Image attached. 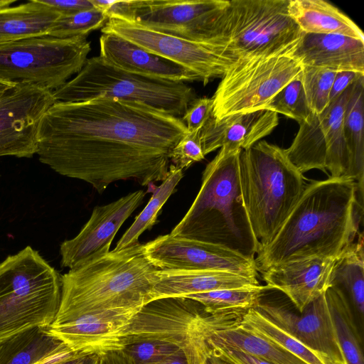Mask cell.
<instances>
[{"label": "cell", "mask_w": 364, "mask_h": 364, "mask_svg": "<svg viewBox=\"0 0 364 364\" xmlns=\"http://www.w3.org/2000/svg\"><path fill=\"white\" fill-rule=\"evenodd\" d=\"M205 364H232V363L220 358V356L217 355L216 354H215L210 348Z\"/></svg>", "instance_id": "47"}, {"label": "cell", "mask_w": 364, "mask_h": 364, "mask_svg": "<svg viewBox=\"0 0 364 364\" xmlns=\"http://www.w3.org/2000/svg\"><path fill=\"white\" fill-rule=\"evenodd\" d=\"M364 74L353 71L337 72L330 93V101L341 95L350 85L355 83Z\"/></svg>", "instance_id": "43"}, {"label": "cell", "mask_w": 364, "mask_h": 364, "mask_svg": "<svg viewBox=\"0 0 364 364\" xmlns=\"http://www.w3.org/2000/svg\"><path fill=\"white\" fill-rule=\"evenodd\" d=\"M212 317L209 343L240 350L271 364H307L278 344L245 328L237 318Z\"/></svg>", "instance_id": "25"}, {"label": "cell", "mask_w": 364, "mask_h": 364, "mask_svg": "<svg viewBox=\"0 0 364 364\" xmlns=\"http://www.w3.org/2000/svg\"><path fill=\"white\" fill-rule=\"evenodd\" d=\"M288 56L302 66L364 74V41L343 35L304 33Z\"/></svg>", "instance_id": "22"}, {"label": "cell", "mask_w": 364, "mask_h": 364, "mask_svg": "<svg viewBox=\"0 0 364 364\" xmlns=\"http://www.w3.org/2000/svg\"><path fill=\"white\" fill-rule=\"evenodd\" d=\"M269 288L267 285L254 309L282 331L323 355L331 364H346L325 294L309 304L301 312H296L279 298H273Z\"/></svg>", "instance_id": "17"}, {"label": "cell", "mask_w": 364, "mask_h": 364, "mask_svg": "<svg viewBox=\"0 0 364 364\" xmlns=\"http://www.w3.org/2000/svg\"><path fill=\"white\" fill-rule=\"evenodd\" d=\"M187 132L178 117L136 102H55L42 117L36 154L56 173L102 193L118 181H164L171 152Z\"/></svg>", "instance_id": "1"}, {"label": "cell", "mask_w": 364, "mask_h": 364, "mask_svg": "<svg viewBox=\"0 0 364 364\" xmlns=\"http://www.w3.org/2000/svg\"><path fill=\"white\" fill-rule=\"evenodd\" d=\"M100 355L96 354L83 355L76 364H99Z\"/></svg>", "instance_id": "48"}, {"label": "cell", "mask_w": 364, "mask_h": 364, "mask_svg": "<svg viewBox=\"0 0 364 364\" xmlns=\"http://www.w3.org/2000/svg\"><path fill=\"white\" fill-rule=\"evenodd\" d=\"M183 177V170L170 164L168 174L159 186H153V193L147 205L138 215L132 225L118 241L114 250H119L136 245L141 235L150 230L156 223L159 213L174 192L179 181Z\"/></svg>", "instance_id": "33"}, {"label": "cell", "mask_w": 364, "mask_h": 364, "mask_svg": "<svg viewBox=\"0 0 364 364\" xmlns=\"http://www.w3.org/2000/svg\"><path fill=\"white\" fill-rule=\"evenodd\" d=\"M61 15L94 8L90 0H41Z\"/></svg>", "instance_id": "42"}, {"label": "cell", "mask_w": 364, "mask_h": 364, "mask_svg": "<svg viewBox=\"0 0 364 364\" xmlns=\"http://www.w3.org/2000/svg\"><path fill=\"white\" fill-rule=\"evenodd\" d=\"M54 102L53 91L30 84H16L0 97V157L36 154L40 123Z\"/></svg>", "instance_id": "16"}, {"label": "cell", "mask_w": 364, "mask_h": 364, "mask_svg": "<svg viewBox=\"0 0 364 364\" xmlns=\"http://www.w3.org/2000/svg\"><path fill=\"white\" fill-rule=\"evenodd\" d=\"M343 129L350 162V178L363 195L364 176V77L354 85L343 115Z\"/></svg>", "instance_id": "30"}, {"label": "cell", "mask_w": 364, "mask_h": 364, "mask_svg": "<svg viewBox=\"0 0 364 364\" xmlns=\"http://www.w3.org/2000/svg\"><path fill=\"white\" fill-rule=\"evenodd\" d=\"M16 0H0V9L10 6Z\"/></svg>", "instance_id": "51"}, {"label": "cell", "mask_w": 364, "mask_h": 364, "mask_svg": "<svg viewBox=\"0 0 364 364\" xmlns=\"http://www.w3.org/2000/svg\"><path fill=\"white\" fill-rule=\"evenodd\" d=\"M61 294L60 275L26 246L0 263V344L53 321Z\"/></svg>", "instance_id": "6"}, {"label": "cell", "mask_w": 364, "mask_h": 364, "mask_svg": "<svg viewBox=\"0 0 364 364\" xmlns=\"http://www.w3.org/2000/svg\"><path fill=\"white\" fill-rule=\"evenodd\" d=\"M156 269L140 243L69 269L60 276V301L51 324L107 310H139L152 300Z\"/></svg>", "instance_id": "3"}, {"label": "cell", "mask_w": 364, "mask_h": 364, "mask_svg": "<svg viewBox=\"0 0 364 364\" xmlns=\"http://www.w3.org/2000/svg\"><path fill=\"white\" fill-rule=\"evenodd\" d=\"M201 129L188 132L172 149L170 161L176 167L186 169L205 158L200 140Z\"/></svg>", "instance_id": "39"}, {"label": "cell", "mask_w": 364, "mask_h": 364, "mask_svg": "<svg viewBox=\"0 0 364 364\" xmlns=\"http://www.w3.org/2000/svg\"><path fill=\"white\" fill-rule=\"evenodd\" d=\"M336 258L310 257L269 267L262 272L266 285L284 294L301 312L329 287Z\"/></svg>", "instance_id": "20"}, {"label": "cell", "mask_w": 364, "mask_h": 364, "mask_svg": "<svg viewBox=\"0 0 364 364\" xmlns=\"http://www.w3.org/2000/svg\"><path fill=\"white\" fill-rule=\"evenodd\" d=\"M242 149L224 145L202 175L190 208L170 234L216 244L254 259L260 245L243 202L239 176Z\"/></svg>", "instance_id": "4"}, {"label": "cell", "mask_w": 364, "mask_h": 364, "mask_svg": "<svg viewBox=\"0 0 364 364\" xmlns=\"http://www.w3.org/2000/svg\"><path fill=\"white\" fill-rule=\"evenodd\" d=\"M213 99L200 97L194 99L183 115L188 132L201 129L212 115Z\"/></svg>", "instance_id": "40"}, {"label": "cell", "mask_w": 364, "mask_h": 364, "mask_svg": "<svg viewBox=\"0 0 364 364\" xmlns=\"http://www.w3.org/2000/svg\"><path fill=\"white\" fill-rule=\"evenodd\" d=\"M153 364H188V362L184 352L181 350Z\"/></svg>", "instance_id": "45"}, {"label": "cell", "mask_w": 364, "mask_h": 364, "mask_svg": "<svg viewBox=\"0 0 364 364\" xmlns=\"http://www.w3.org/2000/svg\"><path fill=\"white\" fill-rule=\"evenodd\" d=\"M101 31L117 35L188 68L200 77L203 85L213 79L222 78L236 63L219 46L187 41L117 16L109 17Z\"/></svg>", "instance_id": "14"}, {"label": "cell", "mask_w": 364, "mask_h": 364, "mask_svg": "<svg viewBox=\"0 0 364 364\" xmlns=\"http://www.w3.org/2000/svg\"><path fill=\"white\" fill-rule=\"evenodd\" d=\"M208 343L212 351L232 364H271L240 350L225 346Z\"/></svg>", "instance_id": "41"}, {"label": "cell", "mask_w": 364, "mask_h": 364, "mask_svg": "<svg viewBox=\"0 0 364 364\" xmlns=\"http://www.w3.org/2000/svg\"><path fill=\"white\" fill-rule=\"evenodd\" d=\"M303 66L287 55L236 61L221 78L212 99V117L265 109L284 87L300 77Z\"/></svg>", "instance_id": "12"}, {"label": "cell", "mask_w": 364, "mask_h": 364, "mask_svg": "<svg viewBox=\"0 0 364 364\" xmlns=\"http://www.w3.org/2000/svg\"><path fill=\"white\" fill-rule=\"evenodd\" d=\"M336 72L303 66L301 81L308 106L314 114L321 113L330 102V93Z\"/></svg>", "instance_id": "36"}, {"label": "cell", "mask_w": 364, "mask_h": 364, "mask_svg": "<svg viewBox=\"0 0 364 364\" xmlns=\"http://www.w3.org/2000/svg\"><path fill=\"white\" fill-rule=\"evenodd\" d=\"M149 261L161 270H218L257 278L254 259L225 247L171 234L144 244Z\"/></svg>", "instance_id": "15"}, {"label": "cell", "mask_w": 364, "mask_h": 364, "mask_svg": "<svg viewBox=\"0 0 364 364\" xmlns=\"http://www.w3.org/2000/svg\"><path fill=\"white\" fill-rule=\"evenodd\" d=\"M212 322L213 317L196 300L185 296L155 299L134 315L122 344L146 338L170 342L184 352L188 364H205Z\"/></svg>", "instance_id": "10"}, {"label": "cell", "mask_w": 364, "mask_h": 364, "mask_svg": "<svg viewBox=\"0 0 364 364\" xmlns=\"http://www.w3.org/2000/svg\"><path fill=\"white\" fill-rule=\"evenodd\" d=\"M181 350L170 342L151 338L132 341L122 348L134 364H153Z\"/></svg>", "instance_id": "38"}, {"label": "cell", "mask_w": 364, "mask_h": 364, "mask_svg": "<svg viewBox=\"0 0 364 364\" xmlns=\"http://www.w3.org/2000/svg\"><path fill=\"white\" fill-rule=\"evenodd\" d=\"M287 10L304 33L339 34L364 41V34L354 21L326 1L289 0Z\"/></svg>", "instance_id": "26"}, {"label": "cell", "mask_w": 364, "mask_h": 364, "mask_svg": "<svg viewBox=\"0 0 364 364\" xmlns=\"http://www.w3.org/2000/svg\"><path fill=\"white\" fill-rule=\"evenodd\" d=\"M68 351L63 342L36 327L0 344V364H36Z\"/></svg>", "instance_id": "29"}, {"label": "cell", "mask_w": 364, "mask_h": 364, "mask_svg": "<svg viewBox=\"0 0 364 364\" xmlns=\"http://www.w3.org/2000/svg\"><path fill=\"white\" fill-rule=\"evenodd\" d=\"M152 300L259 285L257 278L218 270L156 269Z\"/></svg>", "instance_id": "24"}, {"label": "cell", "mask_w": 364, "mask_h": 364, "mask_svg": "<svg viewBox=\"0 0 364 364\" xmlns=\"http://www.w3.org/2000/svg\"><path fill=\"white\" fill-rule=\"evenodd\" d=\"M336 257L331 270L329 287L341 292L348 301L358 330L364 328V252L363 233Z\"/></svg>", "instance_id": "27"}, {"label": "cell", "mask_w": 364, "mask_h": 364, "mask_svg": "<svg viewBox=\"0 0 364 364\" xmlns=\"http://www.w3.org/2000/svg\"><path fill=\"white\" fill-rule=\"evenodd\" d=\"M237 321L245 328L278 344L307 364H331L323 355L282 331L254 308L238 317Z\"/></svg>", "instance_id": "34"}, {"label": "cell", "mask_w": 364, "mask_h": 364, "mask_svg": "<svg viewBox=\"0 0 364 364\" xmlns=\"http://www.w3.org/2000/svg\"><path fill=\"white\" fill-rule=\"evenodd\" d=\"M145 194L139 190L96 206L80 232L61 243V266L71 269L107 254L117 232L142 203Z\"/></svg>", "instance_id": "18"}, {"label": "cell", "mask_w": 364, "mask_h": 364, "mask_svg": "<svg viewBox=\"0 0 364 364\" xmlns=\"http://www.w3.org/2000/svg\"><path fill=\"white\" fill-rule=\"evenodd\" d=\"M77 355L72 351H68L63 353H60L52 357H50L44 360L39 362L36 364H54L57 362L68 359L74 355Z\"/></svg>", "instance_id": "46"}, {"label": "cell", "mask_w": 364, "mask_h": 364, "mask_svg": "<svg viewBox=\"0 0 364 364\" xmlns=\"http://www.w3.org/2000/svg\"><path fill=\"white\" fill-rule=\"evenodd\" d=\"M278 114L267 109L230 114L220 119L212 115L200 131L203 154L224 145L247 149L269 135L278 125Z\"/></svg>", "instance_id": "23"}, {"label": "cell", "mask_w": 364, "mask_h": 364, "mask_svg": "<svg viewBox=\"0 0 364 364\" xmlns=\"http://www.w3.org/2000/svg\"><path fill=\"white\" fill-rule=\"evenodd\" d=\"M267 285L219 289L188 295L198 301L209 315L240 317L257 304Z\"/></svg>", "instance_id": "32"}, {"label": "cell", "mask_w": 364, "mask_h": 364, "mask_svg": "<svg viewBox=\"0 0 364 364\" xmlns=\"http://www.w3.org/2000/svg\"><path fill=\"white\" fill-rule=\"evenodd\" d=\"M100 48L102 59L129 73L174 82L200 81V77L188 68L113 33L101 35Z\"/></svg>", "instance_id": "21"}, {"label": "cell", "mask_w": 364, "mask_h": 364, "mask_svg": "<svg viewBox=\"0 0 364 364\" xmlns=\"http://www.w3.org/2000/svg\"><path fill=\"white\" fill-rule=\"evenodd\" d=\"M325 296L346 364H364L363 336L348 301L333 287L327 289Z\"/></svg>", "instance_id": "31"}, {"label": "cell", "mask_w": 364, "mask_h": 364, "mask_svg": "<svg viewBox=\"0 0 364 364\" xmlns=\"http://www.w3.org/2000/svg\"><path fill=\"white\" fill-rule=\"evenodd\" d=\"M99 364H134L131 358L122 350L109 351L100 355Z\"/></svg>", "instance_id": "44"}, {"label": "cell", "mask_w": 364, "mask_h": 364, "mask_svg": "<svg viewBox=\"0 0 364 364\" xmlns=\"http://www.w3.org/2000/svg\"><path fill=\"white\" fill-rule=\"evenodd\" d=\"M137 309H112L84 315L78 318L43 328L63 342L72 352L98 355L122 350V338Z\"/></svg>", "instance_id": "19"}, {"label": "cell", "mask_w": 364, "mask_h": 364, "mask_svg": "<svg viewBox=\"0 0 364 364\" xmlns=\"http://www.w3.org/2000/svg\"><path fill=\"white\" fill-rule=\"evenodd\" d=\"M83 355L77 354L68 359L57 362L54 364H76Z\"/></svg>", "instance_id": "49"}, {"label": "cell", "mask_w": 364, "mask_h": 364, "mask_svg": "<svg viewBox=\"0 0 364 364\" xmlns=\"http://www.w3.org/2000/svg\"><path fill=\"white\" fill-rule=\"evenodd\" d=\"M265 109L285 115L299 124L304 122L311 112L308 106L301 76L279 91L268 102Z\"/></svg>", "instance_id": "37"}, {"label": "cell", "mask_w": 364, "mask_h": 364, "mask_svg": "<svg viewBox=\"0 0 364 364\" xmlns=\"http://www.w3.org/2000/svg\"><path fill=\"white\" fill-rule=\"evenodd\" d=\"M357 185L328 177L306 185L274 239L255 258L258 272L290 261L338 257L358 234Z\"/></svg>", "instance_id": "2"}, {"label": "cell", "mask_w": 364, "mask_h": 364, "mask_svg": "<svg viewBox=\"0 0 364 364\" xmlns=\"http://www.w3.org/2000/svg\"><path fill=\"white\" fill-rule=\"evenodd\" d=\"M90 50L86 37L44 35L0 41V80L54 91L81 70Z\"/></svg>", "instance_id": "9"}, {"label": "cell", "mask_w": 364, "mask_h": 364, "mask_svg": "<svg viewBox=\"0 0 364 364\" xmlns=\"http://www.w3.org/2000/svg\"><path fill=\"white\" fill-rule=\"evenodd\" d=\"M60 15L41 0L1 8L0 41L48 35Z\"/></svg>", "instance_id": "28"}, {"label": "cell", "mask_w": 364, "mask_h": 364, "mask_svg": "<svg viewBox=\"0 0 364 364\" xmlns=\"http://www.w3.org/2000/svg\"><path fill=\"white\" fill-rule=\"evenodd\" d=\"M228 3V0H112L106 14L109 18H122L187 41L217 46Z\"/></svg>", "instance_id": "11"}, {"label": "cell", "mask_w": 364, "mask_h": 364, "mask_svg": "<svg viewBox=\"0 0 364 364\" xmlns=\"http://www.w3.org/2000/svg\"><path fill=\"white\" fill-rule=\"evenodd\" d=\"M55 102L109 97L144 104L171 115H183L196 99L186 82L139 75L120 70L100 56L87 58L77 75L53 91Z\"/></svg>", "instance_id": "7"}, {"label": "cell", "mask_w": 364, "mask_h": 364, "mask_svg": "<svg viewBox=\"0 0 364 364\" xmlns=\"http://www.w3.org/2000/svg\"><path fill=\"white\" fill-rule=\"evenodd\" d=\"M355 83L330 101L321 113H311L299 124V130L285 152L301 173L319 169L328 171L330 177L350 178V162L343 120Z\"/></svg>", "instance_id": "13"}, {"label": "cell", "mask_w": 364, "mask_h": 364, "mask_svg": "<svg viewBox=\"0 0 364 364\" xmlns=\"http://www.w3.org/2000/svg\"><path fill=\"white\" fill-rule=\"evenodd\" d=\"M108 19L104 11L95 8L60 15L48 36L59 38L87 37L90 32L102 28Z\"/></svg>", "instance_id": "35"}, {"label": "cell", "mask_w": 364, "mask_h": 364, "mask_svg": "<svg viewBox=\"0 0 364 364\" xmlns=\"http://www.w3.org/2000/svg\"><path fill=\"white\" fill-rule=\"evenodd\" d=\"M16 84L0 80V97L10 88Z\"/></svg>", "instance_id": "50"}, {"label": "cell", "mask_w": 364, "mask_h": 364, "mask_svg": "<svg viewBox=\"0 0 364 364\" xmlns=\"http://www.w3.org/2000/svg\"><path fill=\"white\" fill-rule=\"evenodd\" d=\"M289 0L229 1L217 46L236 61L288 56L304 33L288 14Z\"/></svg>", "instance_id": "8"}, {"label": "cell", "mask_w": 364, "mask_h": 364, "mask_svg": "<svg viewBox=\"0 0 364 364\" xmlns=\"http://www.w3.org/2000/svg\"><path fill=\"white\" fill-rule=\"evenodd\" d=\"M239 176L252 229L260 247H264L299 200L306 185L305 178L285 149L264 140L242 150Z\"/></svg>", "instance_id": "5"}]
</instances>
